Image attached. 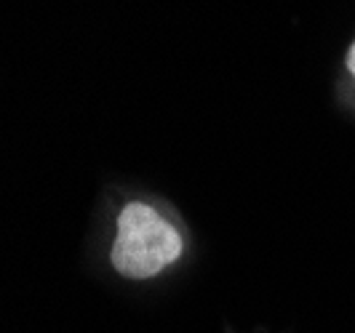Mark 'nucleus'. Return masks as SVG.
<instances>
[{
	"mask_svg": "<svg viewBox=\"0 0 355 333\" xmlns=\"http://www.w3.org/2000/svg\"><path fill=\"white\" fill-rule=\"evenodd\" d=\"M187 240L171 216L147 200H128L115 216L110 267L123 280H153L182 262Z\"/></svg>",
	"mask_w": 355,
	"mask_h": 333,
	"instance_id": "f257e3e1",
	"label": "nucleus"
},
{
	"mask_svg": "<svg viewBox=\"0 0 355 333\" xmlns=\"http://www.w3.org/2000/svg\"><path fill=\"white\" fill-rule=\"evenodd\" d=\"M345 70L350 72V78L355 80V40L350 43V48L345 53Z\"/></svg>",
	"mask_w": 355,
	"mask_h": 333,
	"instance_id": "f03ea898",
	"label": "nucleus"
}]
</instances>
